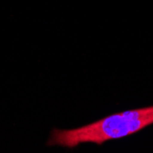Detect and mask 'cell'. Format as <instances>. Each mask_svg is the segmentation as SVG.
Returning a JSON list of instances; mask_svg holds the SVG:
<instances>
[{
	"label": "cell",
	"instance_id": "obj_1",
	"mask_svg": "<svg viewBox=\"0 0 153 153\" xmlns=\"http://www.w3.org/2000/svg\"><path fill=\"white\" fill-rule=\"evenodd\" d=\"M151 125L153 105L113 114L74 129H53L47 145L67 149H74L83 143L102 145L108 140L140 132Z\"/></svg>",
	"mask_w": 153,
	"mask_h": 153
}]
</instances>
